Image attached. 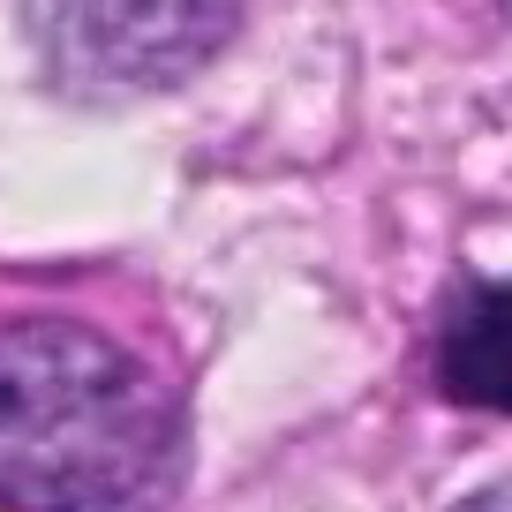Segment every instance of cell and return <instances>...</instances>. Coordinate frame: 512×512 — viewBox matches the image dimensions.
<instances>
[{
    "mask_svg": "<svg viewBox=\"0 0 512 512\" xmlns=\"http://www.w3.org/2000/svg\"><path fill=\"white\" fill-rule=\"evenodd\" d=\"M241 0H23L31 46L68 98H144L226 46Z\"/></svg>",
    "mask_w": 512,
    "mask_h": 512,
    "instance_id": "7a4b0ae2",
    "label": "cell"
},
{
    "mask_svg": "<svg viewBox=\"0 0 512 512\" xmlns=\"http://www.w3.org/2000/svg\"><path fill=\"white\" fill-rule=\"evenodd\" d=\"M437 384L460 407L512 415V279H475L437 317Z\"/></svg>",
    "mask_w": 512,
    "mask_h": 512,
    "instance_id": "3957f363",
    "label": "cell"
},
{
    "mask_svg": "<svg viewBox=\"0 0 512 512\" xmlns=\"http://www.w3.org/2000/svg\"><path fill=\"white\" fill-rule=\"evenodd\" d=\"M181 415L136 354L68 317L0 324V512H151Z\"/></svg>",
    "mask_w": 512,
    "mask_h": 512,
    "instance_id": "6da1fadb",
    "label": "cell"
},
{
    "mask_svg": "<svg viewBox=\"0 0 512 512\" xmlns=\"http://www.w3.org/2000/svg\"><path fill=\"white\" fill-rule=\"evenodd\" d=\"M452 512H512V482H505V490H482V497H467V505H452Z\"/></svg>",
    "mask_w": 512,
    "mask_h": 512,
    "instance_id": "277c9868",
    "label": "cell"
}]
</instances>
